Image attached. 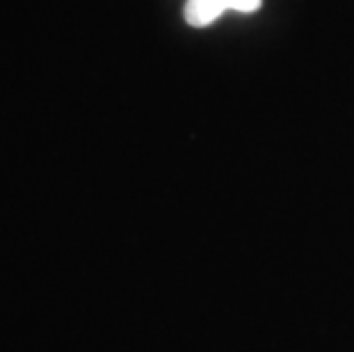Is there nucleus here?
Segmentation results:
<instances>
[{
  "label": "nucleus",
  "mask_w": 354,
  "mask_h": 352,
  "mask_svg": "<svg viewBox=\"0 0 354 352\" xmlns=\"http://www.w3.org/2000/svg\"><path fill=\"white\" fill-rule=\"evenodd\" d=\"M263 0H187L185 3V21L192 28H206L217 21L222 12L236 10L252 14L261 7Z\"/></svg>",
  "instance_id": "1"
}]
</instances>
